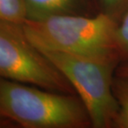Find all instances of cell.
Listing matches in <instances>:
<instances>
[{"label":"cell","mask_w":128,"mask_h":128,"mask_svg":"<svg viewBox=\"0 0 128 128\" xmlns=\"http://www.w3.org/2000/svg\"><path fill=\"white\" fill-rule=\"evenodd\" d=\"M22 28L38 48L118 62L117 22L103 12L86 15H59L40 20L27 19Z\"/></svg>","instance_id":"obj_1"},{"label":"cell","mask_w":128,"mask_h":128,"mask_svg":"<svg viewBox=\"0 0 128 128\" xmlns=\"http://www.w3.org/2000/svg\"><path fill=\"white\" fill-rule=\"evenodd\" d=\"M0 114L24 128H85L92 122L78 96L0 79Z\"/></svg>","instance_id":"obj_2"},{"label":"cell","mask_w":128,"mask_h":128,"mask_svg":"<svg viewBox=\"0 0 128 128\" xmlns=\"http://www.w3.org/2000/svg\"><path fill=\"white\" fill-rule=\"evenodd\" d=\"M38 49L59 69L75 89L88 110L92 126L113 127L119 106L112 91V82L118 62Z\"/></svg>","instance_id":"obj_3"},{"label":"cell","mask_w":128,"mask_h":128,"mask_svg":"<svg viewBox=\"0 0 128 128\" xmlns=\"http://www.w3.org/2000/svg\"><path fill=\"white\" fill-rule=\"evenodd\" d=\"M0 75L45 90L76 95L69 81L32 44L20 24L0 21Z\"/></svg>","instance_id":"obj_4"},{"label":"cell","mask_w":128,"mask_h":128,"mask_svg":"<svg viewBox=\"0 0 128 128\" xmlns=\"http://www.w3.org/2000/svg\"><path fill=\"white\" fill-rule=\"evenodd\" d=\"M27 19L40 20L59 15L89 16L90 0H25Z\"/></svg>","instance_id":"obj_5"},{"label":"cell","mask_w":128,"mask_h":128,"mask_svg":"<svg viewBox=\"0 0 128 128\" xmlns=\"http://www.w3.org/2000/svg\"><path fill=\"white\" fill-rule=\"evenodd\" d=\"M112 91L119 106L113 127L128 128V76L115 75Z\"/></svg>","instance_id":"obj_6"},{"label":"cell","mask_w":128,"mask_h":128,"mask_svg":"<svg viewBox=\"0 0 128 128\" xmlns=\"http://www.w3.org/2000/svg\"><path fill=\"white\" fill-rule=\"evenodd\" d=\"M26 20L25 0H0V21L22 25Z\"/></svg>","instance_id":"obj_7"},{"label":"cell","mask_w":128,"mask_h":128,"mask_svg":"<svg viewBox=\"0 0 128 128\" xmlns=\"http://www.w3.org/2000/svg\"><path fill=\"white\" fill-rule=\"evenodd\" d=\"M116 39L121 59L128 61V7L117 24Z\"/></svg>","instance_id":"obj_8"},{"label":"cell","mask_w":128,"mask_h":128,"mask_svg":"<svg viewBox=\"0 0 128 128\" xmlns=\"http://www.w3.org/2000/svg\"><path fill=\"white\" fill-rule=\"evenodd\" d=\"M101 12L116 20L118 24L128 7V0H97Z\"/></svg>","instance_id":"obj_9"},{"label":"cell","mask_w":128,"mask_h":128,"mask_svg":"<svg viewBox=\"0 0 128 128\" xmlns=\"http://www.w3.org/2000/svg\"><path fill=\"white\" fill-rule=\"evenodd\" d=\"M116 75L128 76V63L126 65L121 66L117 70H116Z\"/></svg>","instance_id":"obj_10"}]
</instances>
